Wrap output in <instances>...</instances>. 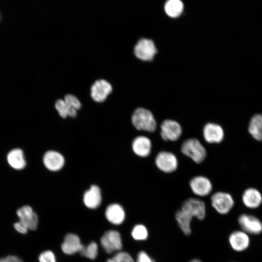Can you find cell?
I'll return each mask as SVG.
<instances>
[{"label": "cell", "instance_id": "4dcf8cb0", "mask_svg": "<svg viewBox=\"0 0 262 262\" xmlns=\"http://www.w3.org/2000/svg\"><path fill=\"white\" fill-rule=\"evenodd\" d=\"M5 258L7 262H23L21 258L15 255H8Z\"/></svg>", "mask_w": 262, "mask_h": 262}, {"label": "cell", "instance_id": "4fadbf2b", "mask_svg": "<svg viewBox=\"0 0 262 262\" xmlns=\"http://www.w3.org/2000/svg\"><path fill=\"white\" fill-rule=\"evenodd\" d=\"M203 136L209 144H218L224 138V131L222 126L217 123L209 122L203 128Z\"/></svg>", "mask_w": 262, "mask_h": 262}, {"label": "cell", "instance_id": "52a82bcc", "mask_svg": "<svg viewBox=\"0 0 262 262\" xmlns=\"http://www.w3.org/2000/svg\"><path fill=\"white\" fill-rule=\"evenodd\" d=\"M156 167L162 172L171 173L175 171L178 167V160L172 152L163 150L158 153L155 158Z\"/></svg>", "mask_w": 262, "mask_h": 262}, {"label": "cell", "instance_id": "8fae6325", "mask_svg": "<svg viewBox=\"0 0 262 262\" xmlns=\"http://www.w3.org/2000/svg\"><path fill=\"white\" fill-rule=\"evenodd\" d=\"M189 186L193 194L198 196H206L212 191L213 184L210 180L204 176H196L192 178Z\"/></svg>", "mask_w": 262, "mask_h": 262}, {"label": "cell", "instance_id": "6da1fadb", "mask_svg": "<svg viewBox=\"0 0 262 262\" xmlns=\"http://www.w3.org/2000/svg\"><path fill=\"white\" fill-rule=\"evenodd\" d=\"M206 216V205L201 200L191 197L182 203L180 209L175 213V219L180 228L186 235L192 232L191 223L193 217L199 220H203Z\"/></svg>", "mask_w": 262, "mask_h": 262}, {"label": "cell", "instance_id": "1f68e13d", "mask_svg": "<svg viewBox=\"0 0 262 262\" xmlns=\"http://www.w3.org/2000/svg\"><path fill=\"white\" fill-rule=\"evenodd\" d=\"M189 262H202L199 259H193L190 260Z\"/></svg>", "mask_w": 262, "mask_h": 262}, {"label": "cell", "instance_id": "277c9868", "mask_svg": "<svg viewBox=\"0 0 262 262\" xmlns=\"http://www.w3.org/2000/svg\"><path fill=\"white\" fill-rule=\"evenodd\" d=\"M180 150L183 154L196 164L202 163L207 156L205 147L198 139L195 138H188L184 141Z\"/></svg>", "mask_w": 262, "mask_h": 262}, {"label": "cell", "instance_id": "e0dca14e", "mask_svg": "<svg viewBox=\"0 0 262 262\" xmlns=\"http://www.w3.org/2000/svg\"><path fill=\"white\" fill-rule=\"evenodd\" d=\"M152 147L150 139L143 135L135 137L132 143L133 151L136 155L140 157L148 156L151 152Z\"/></svg>", "mask_w": 262, "mask_h": 262}, {"label": "cell", "instance_id": "2e32d148", "mask_svg": "<svg viewBox=\"0 0 262 262\" xmlns=\"http://www.w3.org/2000/svg\"><path fill=\"white\" fill-rule=\"evenodd\" d=\"M43 161L45 166L51 171L60 170L65 164V159L63 155L53 150L46 152L44 155Z\"/></svg>", "mask_w": 262, "mask_h": 262}, {"label": "cell", "instance_id": "ba28073f", "mask_svg": "<svg viewBox=\"0 0 262 262\" xmlns=\"http://www.w3.org/2000/svg\"><path fill=\"white\" fill-rule=\"evenodd\" d=\"M211 200L212 207L221 214L229 213L234 204L232 196L228 193L222 191L216 192L213 194Z\"/></svg>", "mask_w": 262, "mask_h": 262}, {"label": "cell", "instance_id": "ffe728a7", "mask_svg": "<svg viewBox=\"0 0 262 262\" xmlns=\"http://www.w3.org/2000/svg\"><path fill=\"white\" fill-rule=\"evenodd\" d=\"M84 205L90 209H96L100 205L101 195L99 188L93 185L83 195V198Z\"/></svg>", "mask_w": 262, "mask_h": 262}, {"label": "cell", "instance_id": "7402d4cb", "mask_svg": "<svg viewBox=\"0 0 262 262\" xmlns=\"http://www.w3.org/2000/svg\"><path fill=\"white\" fill-rule=\"evenodd\" d=\"M7 160L10 166L16 170H21L26 165L23 151L20 148L11 150L7 154Z\"/></svg>", "mask_w": 262, "mask_h": 262}, {"label": "cell", "instance_id": "7c38bea8", "mask_svg": "<svg viewBox=\"0 0 262 262\" xmlns=\"http://www.w3.org/2000/svg\"><path fill=\"white\" fill-rule=\"evenodd\" d=\"M238 222L242 230L248 234L258 235L262 232V223L255 216L245 213L241 214Z\"/></svg>", "mask_w": 262, "mask_h": 262}, {"label": "cell", "instance_id": "d4e9b609", "mask_svg": "<svg viewBox=\"0 0 262 262\" xmlns=\"http://www.w3.org/2000/svg\"><path fill=\"white\" fill-rule=\"evenodd\" d=\"M133 238L137 241H144L146 240L148 235L147 228L143 225L138 224L135 225L131 231Z\"/></svg>", "mask_w": 262, "mask_h": 262}, {"label": "cell", "instance_id": "44dd1931", "mask_svg": "<svg viewBox=\"0 0 262 262\" xmlns=\"http://www.w3.org/2000/svg\"><path fill=\"white\" fill-rule=\"evenodd\" d=\"M105 216L109 222L115 225H119L125 219V213L123 208L119 204H112L105 211Z\"/></svg>", "mask_w": 262, "mask_h": 262}, {"label": "cell", "instance_id": "5b68a950", "mask_svg": "<svg viewBox=\"0 0 262 262\" xmlns=\"http://www.w3.org/2000/svg\"><path fill=\"white\" fill-rule=\"evenodd\" d=\"M157 52V49L154 41L147 38L139 39L133 48L134 57L143 62L152 61Z\"/></svg>", "mask_w": 262, "mask_h": 262}, {"label": "cell", "instance_id": "d6986e66", "mask_svg": "<svg viewBox=\"0 0 262 262\" xmlns=\"http://www.w3.org/2000/svg\"><path fill=\"white\" fill-rule=\"evenodd\" d=\"M242 201L248 208L256 209L262 203V195L261 192L256 188H248L243 194Z\"/></svg>", "mask_w": 262, "mask_h": 262}, {"label": "cell", "instance_id": "484cf974", "mask_svg": "<svg viewBox=\"0 0 262 262\" xmlns=\"http://www.w3.org/2000/svg\"><path fill=\"white\" fill-rule=\"evenodd\" d=\"M80 253L82 256L85 257L91 260H94L98 255V245L94 242H91L88 246H84Z\"/></svg>", "mask_w": 262, "mask_h": 262}, {"label": "cell", "instance_id": "cb8c5ba5", "mask_svg": "<svg viewBox=\"0 0 262 262\" xmlns=\"http://www.w3.org/2000/svg\"><path fill=\"white\" fill-rule=\"evenodd\" d=\"M166 15L170 17L180 16L183 10V4L180 0H167L164 6Z\"/></svg>", "mask_w": 262, "mask_h": 262}, {"label": "cell", "instance_id": "ac0fdd59", "mask_svg": "<svg viewBox=\"0 0 262 262\" xmlns=\"http://www.w3.org/2000/svg\"><path fill=\"white\" fill-rule=\"evenodd\" d=\"M83 247L79 237L73 233H69L66 236L61 246L63 252L67 255L80 253Z\"/></svg>", "mask_w": 262, "mask_h": 262}, {"label": "cell", "instance_id": "7a4b0ae2", "mask_svg": "<svg viewBox=\"0 0 262 262\" xmlns=\"http://www.w3.org/2000/svg\"><path fill=\"white\" fill-rule=\"evenodd\" d=\"M131 122L133 127L138 131L149 132L155 131L157 124L151 111L146 108L139 107L132 113Z\"/></svg>", "mask_w": 262, "mask_h": 262}, {"label": "cell", "instance_id": "f546056e", "mask_svg": "<svg viewBox=\"0 0 262 262\" xmlns=\"http://www.w3.org/2000/svg\"><path fill=\"white\" fill-rule=\"evenodd\" d=\"M14 228L16 231L22 234H26L29 230L27 226L20 221L14 223Z\"/></svg>", "mask_w": 262, "mask_h": 262}, {"label": "cell", "instance_id": "83f0119b", "mask_svg": "<svg viewBox=\"0 0 262 262\" xmlns=\"http://www.w3.org/2000/svg\"><path fill=\"white\" fill-rule=\"evenodd\" d=\"M39 262H56L54 253L50 250L42 252L39 256Z\"/></svg>", "mask_w": 262, "mask_h": 262}, {"label": "cell", "instance_id": "5bb4252c", "mask_svg": "<svg viewBox=\"0 0 262 262\" xmlns=\"http://www.w3.org/2000/svg\"><path fill=\"white\" fill-rule=\"evenodd\" d=\"M16 214L19 221L24 223L29 230L34 231L37 229L38 217L31 206L25 205L19 208L16 211Z\"/></svg>", "mask_w": 262, "mask_h": 262}, {"label": "cell", "instance_id": "9c48e42d", "mask_svg": "<svg viewBox=\"0 0 262 262\" xmlns=\"http://www.w3.org/2000/svg\"><path fill=\"white\" fill-rule=\"evenodd\" d=\"M182 133V128L177 121L166 119L160 125V136L165 141H177Z\"/></svg>", "mask_w": 262, "mask_h": 262}, {"label": "cell", "instance_id": "8992f818", "mask_svg": "<svg viewBox=\"0 0 262 262\" xmlns=\"http://www.w3.org/2000/svg\"><path fill=\"white\" fill-rule=\"evenodd\" d=\"M113 91L112 84L104 79L96 80L90 87V97L93 101L98 103L104 102Z\"/></svg>", "mask_w": 262, "mask_h": 262}, {"label": "cell", "instance_id": "f1b7e54d", "mask_svg": "<svg viewBox=\"0 0 262 262\" xmlns=\"http://www.w3.org/2000/svg\"><path fill=\"white\" fill-rule=\"evenodd\" d=\"M136 262H156L148 254L144 251L139 252L137 257Z\"/></svg>", "mask_w": 262, "mask_h": 262}, {"label": "cell", "instance_id": "30bf717a", "mask_svg": "<svg viewBox=\"0 0 262 262\" xmlns=\"http://www.w3.org/2000/svg\"><path fill=\"white\" fill-rule=\"evenodd\" d=\"M100 244L108 254L120 251L122 248L121 235L116 230L105 232L100 239Z\"/></svg>", "mask_w": 262, "mask_h": 262}, {"label": "cell", "instance_id": "3957f363", "mask_svg": "<svg viewBox=\"0 0 262 262\" xmlns=\"http://www.w3.org/2000/svg\"><path fill=\"white\" fill-rule=\"evenodd\" d=\"M54 106L59 115L65 119L68 117L72 118L76 117L82 104L76 96L67 94L63 98L56 100Z\"/></svg>", "mask_w": 262, "mask_h": 262}, {"label": "cell", "instance_id": "4316f807", "mask_svg": "<svg viewBox=\"0 0 262 262\" xmlns=\"http://www.w3.org/2000/svg\"><path fill=\"white\" fill-rule=\"evenodd\" d=\"M106 262H134L132 257L127 252H119Z\"/></svg>", "mask_w": 262, "mask_h": 262}, {"label": "cell", "instance_id": "603a6c76", "mask_svg": "<svg viewBox=\"0 0 262 262\" xmlns=\"http://www.w3.org/2000/svg\"><path fill=\"white\" fill-rule=\"evenodd\" d=\"M248 131L255 140L262 141V114L254 115L250 119Z\"/></svg>", "mask_w": 262, "mask_h": 262}, {"label": "cell", "instance_id": "d6a6232c", "mask_svg": "<svg viewBox=\"0 0 262 262\" xmlns=\"http://www.w3.org/2000/svg\"><path fill=\"white\" fill-rule=\"evenodd\" d=\"M0 262H7L5 258H0Z\"/></svg>", "mask_w": 262, "mask_h": 262}, {"label": "cell", "instance_id": "9a60e30c", "mask_svg": "<svg viewBox=\"0 0 262 262\" xmlns=\"http://www.w3.org/2000/svg\"><path fill=\"white\" fill-rule=\"evenodd\" d=\"M248 235L242 230L231 232L229 237V242L231 248L237 252H242L247 249L250 242Z\"/></svg>", "mask_w": 262, "mask_h": 262}]
</instances>
